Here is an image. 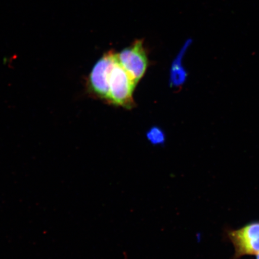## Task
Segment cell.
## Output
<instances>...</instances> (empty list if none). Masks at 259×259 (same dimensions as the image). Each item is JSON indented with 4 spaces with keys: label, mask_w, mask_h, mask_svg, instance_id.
<instances>
[{
    "label": "cell",
    "mask_w": 259,
    "mask_h": 259,
    "mask_svg": "<svg viewBox=\"0 0 259 259\" xmlns=\"http://www.w3.org/2000/svg\"><path fill=\"white\" fill-rule=\"evenodd\" d=\"M109 85L108 102L127 109L134 108L133 95L137 83L119 64L117 56L109 74Z\"/></svg>",
    "instance_id": "cell-1"
},
{
    "label": "cell",
    "mask_w": 259,
    "mask_h": 259,
    "mask_svg": "<svg viewBox=\"0 0 259 259\" xmlns=\"http://www.w3.org/2000/svg\"><path fill=\"white\" fill-rule=\"evenodd\" d=\"M226 234L234 245L232 259L259 254V221L248 223L238 229H227Z\"/></svg>",
    "instance_id": "cell-2"
},
{
    "label": "cell",
    "mask_w": 259,
    "mask_h": 259,
    "mask_svg": "<svg viewBox=\"0 0 259 259\" xmlns=\"http://www.w3.org/2000/svg\"><path fill=\"white\" fill-rule=\"evenodd\" d=\"M118 60L132 79L137 83L144 76L148 66V59L142 40H137L129 47L116 54Z\"/></svg>",
    "instance_id": "cell-3"
},
{
    "label": "cell",
    "mask_w": 259,
    "mask_h": 259,
    "mask_svg": "<svg viewBox=\"0 0 259 259\" xmlns=\"http://www.w3.org/2000/svg\"><path fill=\"white\" fill-rule=\"evenodd\" d=\"M116 54L109 51L103 56L93 67L89 77L91 90L97 96L108 102L109 78Z\"/></svg>",
    "instance_id": "cell-4"
},
{
    "label": "cell",
    "mask_w": 259,
    "mask_h": 259,
    "mask_svg": "<svg viewBox=\"0 0 259 259\" xmlns=\"http://www.w3.org/2000/svg\"><path fill=\"white\" fill-rule=\"evenodd\" d=\"M149 140L153 144H161L164 141L163 132L158 128H153L148 132L147 134Z\"/></svg>",
    "instance_id": "cell-5"
},
{
    "label": "cell",
    "mask_w": 259,
    "mask_h": 259,
    "mask_svg": "<svg viewBox=\"0 0 259 259\" xmlns=\"http://www.w3.org/2000/svg\"><path fill=\"white\" fill-rule=\"evenodd\" d=\"M256 255H257V256H256V258H255V259H259V254H258Z\"/></svg>",
    "instance_id": "cell-6"
}]
</instances>
